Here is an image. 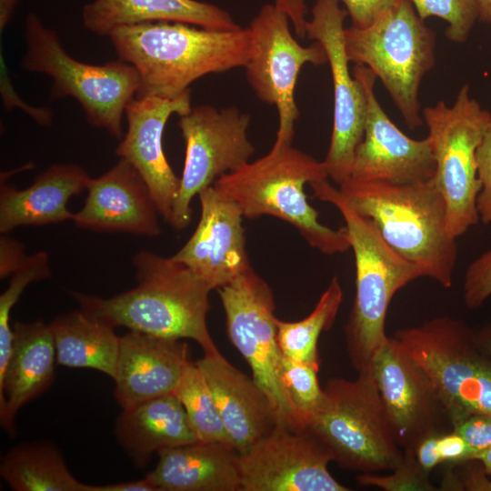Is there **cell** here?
<instances>
[{
    "mask_svg": "<svg viewBox=\"0 0 491 491\" xmlns=\"http://www.w3.org/2000/svg\"><path fill=\"white\" fill-rule=\"evenodd\" d=\"M11 355L0 377V423L13 436L23 406L45 393L55 376L56 351L50 324L15 322Z\"/></svg>",
    "mask_w": 491,
    "mask_h": 491,
    "instance_id": "603a6c76",
    "label": "cell"
},
{
    "mask_svg": "<svg viewBox=\"0 0 491 491\" xmlns=\"http://www.w3.org/2000/svg\"><path fill=\"white\" fill-rule=\"evenodd\" d=\"M190 90L175 98L134 97L125 106L127 130L115 148L145 180L159 215L169 223L177 198L180 177L173 171L163 148L169 117L191 110Z\"/></svg>",
    "mask_w": 491,
    "mask_h": 491,
    "instance_id": "ac0fdd59",
    "label": "cell"
},
{
    "mask_svg": "<svg viewBox=\"0 0 491 491\" xmlns=\"http://www.w3.org/2000/svg\"><path fill=\"white\" fill-rule=\"evenodd\" d=\"M60 366L91 368L115 379L120 336L115 328L81 309L57 316L50 323Z\"/></svg>",
    "mask_w": 491,
    "mask_h": 491,
    "instance_id": "83f0119b",
    "label": "cell"
},
{
    "mask_svg": "<svg viewBox=\"0 0 491 491\" xmlns=\"http://www.w3.org/2000/svg\"><path fill=\"white\" fill-rule=\"evenodd\" d=\"M83 207L74 214L80 228L95 232H124L155 237L161 234L159 215L152 195L137 170L126 160L89 178Z\"/></svg>",
    "mask_w": 491,
    "mask_h": 491,
    "instance_id": "ffe728a7",
    "label": "cell"
},
{
    "mask_svg": "<svg viewBox=\"0 0 491 491\" xmlns=\"http://www.w3.org/2000/svg\"><path fill=\"white\" fill-rule=\"evenodd\" d=\"M353 75L366 98L364 136L356 148L349 178L389 183L430 179L436 173L431 143L404 134L383 110L374 92L376 76L364 65H356Z\"/></svg>",
    "mask_w": 491,
    "mask_h": 491,
    "instance_id": "e0dca14e",
    "label": "cell"
},
{
    "mask_svg": "<svg viewBox=\"0 0 491 491\" xmlns=\"http://www.w3.org/2000/svg\"><path fill=\"white\" fill-rule=\"evenodd\" d=\"M491 296V248L467 266L463 280V299L469 309H477Z\"/></svg>",
    "mask_w": 491,
    "mask_h": 491,
    "instance_id": "d590c367",
    "label": "cell"
},
{
    "mask_svg": "<svg viewBox=\"0 0 491 491\" xmlns=\"http://www.w3.org/2000/svg\"><path fill=\"white\" fill-rule=\"evenodd\" d=\"M344 39L349 62L373 71L410 130L421 126L418 93L435 65L436 35L411 1L402 0L367 27L345 28Z\"/></svg>",
    "mask_w": 491,
    "mask_h": 491,
    "instance_id": "ba28073f",
    "label": "cell"
},
{
    "mask_svg": "<svg viewBox=\"0 0 491 491\" xmlns=\"http://www.w3.org/2000/svg\"><path fill=\"white\" fill-rule=\"evenodd\" d=\"M84 26L98 35L115 28L148 22H178L213 30H237L231 15L197 0H94L82 10Z\"/></svg>",
    "mask_w": 491,
    "mask_h": 491,
    "instance_id": "484cf974",
    "label": "cell"
},
{
    "mask_svg": "<svg viewBox=\"0 0 491 491\" xmlns=\"http://www.w3.org/2000/svg\"><path fill=\"white\" fill-rule=\"evenodd\" d=\"M115 435L120 446L138 467H145L155 453L199 441L175 394L122 409Z\"/></svg>",
    "mask_w": 491,
    "mask_h": 491,
    "instance_id": "4316f807",
    "label": "cell"
},
{
    "mask_svg": "<svg viewBox=\"0 0 491 491\" xmlns=\"http://www.w3.org/2000/svg\"><path fill=\"white\" fill-rule=\"evenodd\" d=\"M476 161L480 191L476 199L479 221L491 223V119L476 149Z\"/></svg>",
    "mask_w": 491,
    "mask_h": 491,
    "instance_id": "8d00e7d4",
    "label": "cell"
},
{
    "mask_svg": "<svg viewBox=\"0 0 491 491\" xmlns=\"http://www.w3.org/2000/svg\"><path fill=\"white\" fill-rule=\"evenodd\" d=\"M348 204L371 219L384 240L443 287L453 285L458 246L447 227V206L435 175L389 183L348 178L338 185Z\"/></svg>",
    "mask_w": 491,
    "mask_h": 491,
    "instance_id": "3957f363",
    "label": "cell"
},
{
    "mask_svg": "<svg viewBox=\"0 0 491 491\" xmlns=\"http://www.w3.org/2000/svg\"><path fill=\"white\" fill-rule=\"evenodd\" d=\"M477 10L478 19L485 23L491 22V0H475Z\"/></svg>",
    "mask_w": 491,
    "mask_h": 491,
    "instance_id": "681fc988",
    "label": "cell"
},
{
    "mask_svg": "<svg viewBox=\"0 0 491 491\" xmlns=\"http://www.w3.org/2000/svg\"><path fill=\"white\" fill-rule=\"evenodd\" d=\"M0 476L15 491H89L68 469L59 449L49 441L22 443L1 459Z\"/></svg>",
    "mask_w": 491,
    "mask_h": 491,
    "instance_id": "f1b7e54d",
    "label": "cell"
},
{
    "mask_svg": "<svg viewBox=\"0 0 491 491\" xmlns=\"http://www.w3.org/2000/svg\"><path fill=\"white\" fill-rule=\"evenodd\" d=\"M137 285L111 297L72 292L80 309L111 326L195 341L217 351L206 323L212 286L185 265L148 250L133 257Z\"/></svg>",
    "mask_w": 491,
    "mask_h": 491,
    "instance_id": "6da1fadb",
    "label": "cell"
},
{
    "mask_svg": "<svg viewBox=\"0 0 491 491\" xmlns=\"http://www.w3.org/2000/svg\"><path fill=\"white\" fill-rule=\"evenodd\" d=\"M473 460H476L480 464L483 472L491 483V446L476 454Z\"/></svg>",
    "mask_w": 491,
    "mask_h": 491,
    "instance_id": "c3c4849f",
    "label": "cell"
},
{
    "mask_svg": "<svg viewBox=\"0 0 491 491\" xmlns=\"http://www.w3.org/2000/svg\"><path fill=\"white\" fill-rule=\"evenodd\" d=\"M108 36L119 58L138 72L136 98H175L208 74L245 67L251 55L247 27L213 30L148 22L119 26Z\"/></svg>",
    "mask_w": 491,
    "mask_h": 491,
    "instance_id": "7a4b0ae2",
    "label": "cell"
},
{
    "mask_svg": "<svg viewBox=\"0 0 491 491\" xmlns=\"http://www.w3.org/2000/svg\"><path fill=\"white\" fill-rule=\"evenodd\" d=\"M438 436L432 435L424 438L414 449L417 463L429 474L436 466L443 463L438 449Z\"/></svg>",
    "mask_w": 491,
    "mask_h": 491,
    "instance_id": "ee69618b",
    "label": "cell"
},
{
    "mask_svg": "<svg viewBox=\"0 0 491 491\" xmlns=\"http://www.w3.org/2000/svg\"><path fill=\"white\" fill-rule=\"evenodd\" d=\"M21 0H0V34L13 18L15 8Z\"/></svg>",
    "mask_w": 491,
    "mask_h": 491,
    "instance_id": "bcb514c9",
    "label": "cell"
},
{
    "mask_svg": "<svg viewBox=\"0 0 491 491\" xmlns=\"http://www.w3.org/2000/svg\"><path fill=\"white\" fill-rule=\"evenodd\" d=\"M325 446L307 428L277 426L238 455L240 491H347L329 472Z\"/></svg>",
    "mask_w": 491,
    "mask_h": 491,
    "instance_id": "2e32d148",
    "label": "cell"
},
{
    "mask_svg": "<svg viewBox=\"0 0 491 491\" xmlns=\"http://www.w3.org/2000/svg\"><path fill=\"white\" fill-rule=\"evenodd\" d=\"M438 449L443 463L458 464L471 458L465 439L454 430L438 436Z\"/></svg>",
    "mask_w": 491,
    "mask_h": 491,
    "instance_id": "b9f144b4",
    "label": "cell"
},
{
    "mask_svg": "<svg viewBox=\"0 0 491 491\" xmlns=\"http://www.w3.org/2000/svg\"><path fill=\"white\" fill-rule=\"evenodd\" d=\"M309 185L316 198L340 213L354 252L356 296L344 331L351 366L360 373L369 368L375 353L388 337L386 319L394 296L424 276L384 240L374 222L356 211L328 178Z\"/></svg>",
    "mask_w": 491,
    "mask_h": 491,
    "instance_id": "277c9868",
    "label": "cell"
},
{
    "mask_svg": "<svg viewBox=\"0 0 491 491\" xmlns=\"http://www.w3.org/2000/svg\"><path fill=\"white\" fill-rule=\"evenodd\" d=\"M174 394L182 403L199 441L233 447L210 387L195 362L187 364Z\"/></svg>",
    "mask_w": 491,
    "mask_h": 491,
    "instance_id": "4dcf8cb0",
    "label": "cell"
},
{
    "mask_svg": "<svg viewBox=\"0 0 491 491\" xmlns=\"http://www.w3.org/2000/svg\"><path fill=\"white\" fill-rule=\"evenodd\" d=\"M402 462L393 469L392 475L380 476L375 473H361L356 481L361 486H377L386 491H436L429 473L417 463L414 450L406 449Z\"/></svg>",
    "mask_w": 491,
    "mask_h": 491,
    "instance_id": "e575fe53",
    "label": "cell"
},
{
    "mask_svg": "<svg viewBox=\"0 0 491 491\" xmlns=\"http://www.w3.org/2000/svg\"><path fill=\"white\" fill-rule=\"evenodd\" d=\"M234 449L247 452L277 426L271 402L256 382L232 366L220 352L197 360Z\"/></svg>",
    "mask_w": 491,
    "mask_h": 491,
    "instance_id": "7402d4cb",
    "label": "cell"
},
{
    "mask_svg": "<svg viewBox=\"0 0 491 491\" xmlns=\"http://www.w3.org/2000/svg\"><path fill=\"white\" fill-rule=\"evenodd\" d=\"M306 24V36L319 42L326 54L333 80L334 115L329 148L323 161L337 185L350 177L354 154L364 136L366 98L350 74L344 39L346 9L339 0H316Z\"/></svg>",
    "mask_w": 491,
    "mask_h": 491,
    "instance_id": "9a60e30c",
    "label": "cell"
},
{
    "mask_svg": "<svg viewBox=\"0 0 491 491\" xmlns=\"http://www.w3.org/2000/svg\"><path fill=\"white\" fill-rule=\"evenodd\" d=\"M319 369L286 356L282 364V382L301 427L307 423L323 399L317 373Z\"/></svg>",
    "mask_w": 491,
    "mask_h": 491,
    "instance_id": "d6a6232c",
    "label": "cell"
},
{
    "mask_svg": "<svg viewBox=\"0 0 491 491\" xmlns=\"http://www.w3.org/2000/svg\"><path fill=\"white\" fill-rule=\"evenodd\" d=\"M328 178L323 161L292 146L273 145L261 158L221 175L213 185L239 207L244 218L270 215L292 225L313 248L333 256L351 249L344 226L333 229L318 220L305 185Z\"/></svg>",
    "mask_w": 491,
    "mask_h": 491,
    "instance_id": "5b68a950",
    "label": "cell"
},
{
    "mask_svg": "<svg viewBox=\"0 0 491 491\" xmlns=\"http://www.w3.org/2000/svg\"><path fill=\"white\" fill-rule=\"evenodd\" d=\"M418 15L425 20L436 16L447 23L446 35L455 43L465 42L478 19L475 0H410Z\"/></svg>",
    "mask_w": 491,
    "mask_h": 491,
    "instance_id": "836d02e7",
    "label": "cell"
},
{
    "mask_svg": "<svg viewBox=\"0 0 491 491\" xmlns=\"http://www.w3.org/2000/svg\"><path fill=\"white\" fill-rule=\"evenodd\" d=\"M228 336L249 365L252 378L268 396L278 426L300 429L282 382L283 353L277 339L275 298L253 268L216 289Z\"/></svg>",
    "mask_w": 491,
    "mask_h": 491,
    "instance_id": "8fae6325",
    "label": "cell"
},
{
    "mask_svg": "<svg viewBox=\"0 0 491 491\" xmlns=\"http://www.w3.org/2000/svg\"><path fill=\"white\" fill-rule=\"evenodd\" d=\"M250 115L236 107H192L179 115L185 155L177 198L169 225L176 231L191 220V202L221 175L250 162L255 146L248 139Z\"/></svg>",
    "mask_w": 491,
    "mask_h": 491,
    "instance_id": "4fadbf2b",
    "label": "cell"
},
{
    "mask_svg": "<svg viewBox=\"0 0 491 491\" xmlns=\"http://www.w3.org/2000/svg\"><path fill=\"white\" fill-rule=\"evenodd\" d=\"M274 5L287 15L296 35L300 38L306 37L308 21L306 0H274Z\"/></svg>",
    "mask_w": 491,
    "mask_h": 491,
    "instance_id": "7bdbcfd3",
    "label": "cell"
},
{
    "mask_svg": "<svg viewBox=\"0 0 491 491\" xmlns=\"http://www.w3.org/2000/svg\"><path fill=\"white\" fill-rule=\"evenodd\" d=\"M146 478L158 491H240L238 454L226 445L197 441L157 453Z\"/></svg>",
    "mask_w": 491,
    "mask_h": 491,
    "instance_id": "d4e9b609",
    "label": "cell"
},
{
    "mask_svg": "<svg viewBox=\"0 0 491 491\" xmlns=\"http://www.w3.org/2000/svg\"><path fill=\"white\" fill-rule=\"evenodd\" d=\"M290 25L287 15L273 3L264 5L247 27L251 55L245 66L246 78L258 99L277 109L275 146L292 144L300 115L295 91L301 68L306 64L327 63L323 45L316 41L302 46Z\"/></svg>",
    "mask_w": 491,
    "mask_h": 491,
    "instance_id": "7c38bea8",
    "label": "cell"
},
{
    "mask_svg": "<svg viewBox=\"0 0 491 491\" xmlns=\"http://www.w3.org/2000/svg\"><path fill=\"white\" fill-rule=\"evenodd\" d=\"M453 430L466 441L471 458L491 446V416L472 414L453 422Z\"/></svg>",
    "mask_w": 491,
    "mask_h": 491,
    "instance_id": "f35d334b",
    "label": "cell"
},
{
    "mask_svg": "<svg viewBox=\"0 0 491 491\" xmlns=\"http://www.w3.org/2000/svg\"><path fill=\"white\" fill-rule=\"evenodd\" d=\"M306 428L332 461L360 473L395 469L403 460L379 390L369 369L354 380L332 378Z\"/></svg>",
    "mask_w": 491,
    "mask_h": 491,
    "instance_id": "8992f818",
    "label": "cell"
},
{
    "mask_svg": "<svg viewBox=\"0 0 491 491\" xmlns=\"http://www.w3.org/2000/svg\"><path fill=\"white\" fill-rule=\"evenodd\" d=\"M200 218L187 242L172 257L217 289L252 268L243 215L213 185L198 194Z\"/></svg>",
    "mask_w": 491,
    "mask_h": 491,
    "instance_id": "d6986e66",
    "label": "cell"
},
{
    "mask_svg": "<svg viewBox=\"0 0 491 491\" xmlns=\"http://www.w3.org/2000/svg\"><path fill=\"white\" fill-rule=\"evenodd\" d=\"M342 301L343 289L337 276H334L307 316L296 322L277 319V339L283 356L319 369L317 342L321 333L332 327Z\"/></svg>",
    "mask_w": 491,
    "mask_h": 491,
    "instance_id": "f546056e",
    "label": "cell"
},
{
    "mask_svg": "<svg viewBox=\"0 0 491 491\" xmlns=\"http://www.w3.org/2000/svg\"><path fill=\"white\" fill-rule=\"evenodd\" d=\"M346 6L352 26L365 28L396 7L402 0H339Z\"/></svg>",
    "mask_w": 491,
    "mask_h": 491,
    "instance_id": "ab89813d",
    "label": "cell"
},
{
    "mask_svg": "<svg viewBox=\"0 0 491 491\" xmlns=\"http://www.w3.org/2000/svg\"><path fill=\"white\" fill-rule=\"evenodd\" d=\"M50 275L47 253L36 252L28 256L23 265L12 274L7 288L0 296V377L5 373L13 346L11 310L29 284L44 280Z\"/></svg>",
    "mask_w": 491,
    "mask_h": 491,
    "instance_id": "1f68e13d",
    "label": "cell"
},
{
    "mask_svg": "<svg viewBox=\"0 0 491 491\" xmlns=\"http://www.w3.org/2000/svg\"><path fill=\"white\" fill-rule=\"evenodd\" d=\"M394 337L429 375L452 425L472 414L491 416V354L478 346L474 327L441 316Z\"/></svg>",
    "mask_w": 491,
    "mask_h": 491,
    "instance_id": "9c48e42d",
    "label": "cell"
},
{
    "mask_svg": "<svg viewBox=\"0 0 491 491\" xmlns=\"http://www.w3.org/2000/svg\"><path fill=\"white\" fill-rule=\"evenodd\" d=\"M25 40L26 51L20 66L52 78L50 99L74 98L91 125L121 140L125 106L140 85L137 70L121 59L91 65L73 58L56 32L34 13L25 17Z\"/></svg>",
    "mask_w": 491,
    "mask_h": 491,
    "instance_id": "52a82bcc",
    "label": "cell"
},
{
    "mask_svg": "<svg viewBox=\"0 0 491 491\" xmlns=\"http://www.w3.org/2000/svg\"><path fill=\"white\" fill-rule=\"evenodd\" d=\"M89 491H158L146 478L135 481L108 484L103 486L90 485Z\"/></svg>",
    "mask_w": 491,
    "mask_h": 491,
    "instance_id": "f6af8a7d",
    "label": "cell"
},
{
    "mask_svg": "<svg viewBox=\"0 0 491 491\" xmlns=\"http://www.w3.org/2000/svg\"><path fill=\"white\" fill-rule=\"evenodd\" d=\"M475 337L478 346L491 354V321L479 328H475Z\"/></svg>",
    "mask_w": 491,
    "mask_h": 491,
    "instance_id": "7dc6e473",
    "label": "cell"
},
{
    "mask_svg": "<svg viewBox=\"0 0 491 491\" xmlns=\"http://www.w3.org/2000/svg\"><path fill=\"white\" fill-rule=\"evenodd\" d=\"M87 172L75 163H60L40 173L31 185L17 189L1 183L0 233L22 225H44L73 221L67 204L86 189Z\"/></svg>",
    "mask_w": 491,
    "mask_h": 491,
    "instance_id": "cb8c5ba5",
    "label": "cell"
},
{
    "mask_svg": "<svg viewBox=\"0 0 491 491\" xmlns=\"http://www.w3.org/2000/svg\"><path fill=\"white\" fill-rule=\"evenodd\" d=\"M0 95L3 107L6 112L19 108L35 123L49 126L53 123V112L47 107L33 106L25 102L15 91L6 65L2 45L0 47Z\"/></svg>",
    "mask_w": 491,
    "mask_h": 491,
    "instance_id": "74e56055",
    "label": "cell"
},
{
    "mask_svg": "<svg viewBox=\"0 0 491 491\" xmlns=\"http://www.w3.org/2000/svg\"><path fill=\"white\" fill-rule=\"evenodd\" d=\"M190 362L182 339L129 330L120 336L114 396L122 409L174 394Z\"/></svg>",
    "mask_w": 491,
    "mask_h": 491,
    "instance_id": "44dd1931",
    "label": "cell"
},
{
    "mask_svg": "<svg viewBox=\"0 0 491 491\" xmlns=\"http://www.w3.org/2000/svg\"><path fill=\"white\" fill-rule=\"evenodd\" d=\"M490 119L491 113L470 97L467 84L451 106L440 100L423 109L436 161L435 179L446 203L448 230L456 238L479 222L476 153Z\"/></svg>",
    "mask_w": 491,
    "mask_h": 491,
    "instance_id": "30bf717a",
    "label": "cell"
},
{
    "mask_svg": "<svg viewBox=\"0 0 491 491\" xmlns=\"http://www.w3.org/2000/svg\"><path fill=\"white\" fill-rule=\"evenodd\" d=\"M28 255L18 240L4 234L0 237V277L5 278L23 265Z\"/></svg>",
    "mask_w": 491,
    "mask_h": 491,
    "instance_id": "60d3db41",
    "label": "cell"
},
{
    "mask_svg": "<svg viewBox=\"0 0 491 491\" xmlns=\"http://www.w3.org/2000/svg\"><path fill=\"white\" fill-rule=\"evenodd\" d=\"M368 369L403 450H414L424 438L453 430L431 377L394 336L375 353Z\"/></svg>",
    "mask_w": 491,
    "mask_h": 491,
    "instance_id": "5bb4252c",
    "label": "cell"
}]
</instances>
